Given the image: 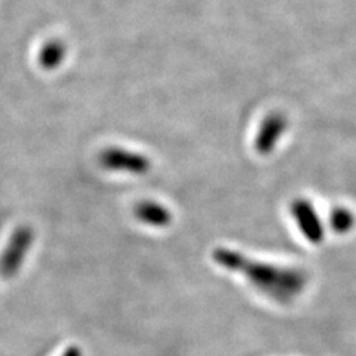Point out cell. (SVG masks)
I'll return each instance as SVG.
<instances>
[{
	"mask_svg": "<svg viewBox=\"0 0 356 356\" xmlns=\"http://www.w3.org/2000/svg\"><path fill=\"white\" fill-rule=\"evenodd\" d=\"M33 242H35V230L30 226L17 227L10 235L3 252L0 254V277L8 281L13 280L24 264Z\"/></svg>",
	"mask_w": 356,
	"mask_h": 356,
	"instance_id": "6da1fadb",
	"label": "cell"
},
{
	"mask_svg": "<svg viewBox=\"0 0 356 356\" xmlns=\"http://www.w3.org/2000/svg\"><path fill=\"white\" fill-rule=\"evenodd\" d=\"M98 162L107 171L131 175H146L152 170V161L144 153L122 147H107L98 156Z\"/></svg>",
	"mask_w": 356,
	"mask_h": 356,
	"instance_id": "7a4b0ae2",
	"label": "cell"
},
{
	"mask_svg": "<svg viewBox=\"0 0 356 356\" xmlns=\"http://www.w3.org/2000/svg\"><path fill=\"white\" fill-rule=\"evenodd\" d=\"M134 217L143 222V225L154 229L168 227L174 220L171 209L168 207L150 199H144L136 204V207H134Z\"/></svg>",
	"mask_w": 356,
	"mask_h": 356,
	"instance_id": "3957f363",
	"label": "cell"
},
{
	"mask_svg": "<svg viewBox=\"0 0 356 356\" xmlns=\"http://www.w3.org/2000/svg\"><path fill=\"white\" fill-rule=\"evenodd\" d=\"M61 356H82V350L79 346H69Z\"/></svg>",
	"mask_w": 356,
	"mask_h": 356,
	"instance_id": "277c9868",
	"label": "cell"
}]
</instances>
